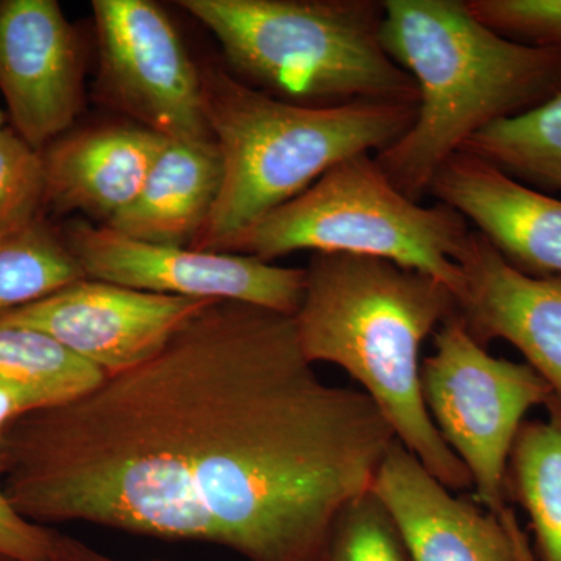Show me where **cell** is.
Returning a JSON list of instances; mask_svg holds the SVG:
<instances>
[{
  "instance_id": "18",
  "label": "cell",
  "mask_w": 561,
  "mask_h": 561,
  "mask_svg": "<svg viewBox=\"0 0 561 561\" xmlns=\"http://www.w3.org/2000/svg\"><path fill=\"white\" fill-rule=\"evenodd\" d=\"M465 151L541 192H561V92L468 140Z\"/></svg>"
},
{
  "instance_id": "10",
  "label": "cell",
  "mask_w": 561,
  "mask_h": 561,
  "mask_svg": "<svg viewBox=\"0 0 561 561\" xmlns=\"http://www.w3.org/2000/svg\"><path fill=\"white\" fill-rule=\"evenodd\" d=\"M213 301L83 278L0 313V327L43 332L113 376L160 353L191 317Z\"/></svg>"
},
{
  "instance_id": "14",
  "label": "cell",
  "mask_w": 561,
  "mask_h": 561,
  "mask_svg": "<svg viewBox=\"0 0 561 561\" xmlns=\"http://www.w3.org/2000/svg\"><path fill=\"white\" fill-rule=\"evenodd\" d=\"M373 493L390 513L411 561H516L500 516L453 496L398 440L383 457Z\"/></svg>"
},
{
  "instance_id": "19",
  "label": "cell",
  "mask_w": 561,
  "mask_h": 561,
  "mask_svg": "<svg viewBox=\"0 0 561 561\" xmlns=\"http://www.w3.org/2000/svg\"><path fill=\"white\" fill-rule=\"evenodd\" d=\"M101 368L43 332L0 327V382L33 394L43 404H60L105 381Z\"/></svg>"
},
{
  "instance_id": "16",
  "label": "cell",
  "mask_w": 561,
  "mask_h": 561,
  "mask_svg": "<svg viewBox=\"0 0 561 561\" xmlns=\"http://www.w3.org/2000/svg\"><path fill=\"white\" fill-rule=\"evenodd\" d=\"M216 142L165 140L138 197L106 227L138 241L192 247L219 197Z\"/></svg>"
},
{
  "instance_id": "26",
  "label": "cell",
  "mask_w": 561,
  "mask_h": 561,
  "mask_svg": "<svg viewBox=\"0 0 561 561\" xmlns=\"http://www.w3.org/2000/svg\"><path fill=\"white\" fill-rule=\"evenodd\" d=\"M51 561H127L114 559V557L106 556L95 551L91 546L84 545L83 541L77 538L68 537V535L60 534L55 548L54 560ZM138 561H165L160 559L153 560H138Z\"/></svg>"
},
{
  "instance_id": "17",
  "label": "cell",
  "mask_w": 561,
  "mask_h": 561,
  "mask_svg": "<svg viewBox=\"0 0 561 561\" xmlns=\"http://www.w3.org/2000/svg\"><path fill=\"white\" fill-rule=\"evenodd\" d=\"M545 408L546 420L524 421L516 435L505 494L529 516L538 561H561V401Z\"/></svg>"
},
{
  "instance_id": "11",
  "label": "cell",
  "mask_w": 561,
  "mask_h": 561,
  "mask_svg": "<svg viewBox=\"0 0 561 561\" xmlns=\"http://www.w3.org/2000/svg\"><path fill=\"white\" fill-rule=\"evenodd\" d=\"M0 92L13 130L43 151L83 105V54L55 0H0Z\"/></svg>"
},
{
  "instance_id": "21",
  "label": "cell",
  "mask_w": 561,
  "mask_h": 561,
  "mask_svg": "<svg viewBox=\"0 0 561 561\" xmlns=\"http://www.w3.org/2000/svg\"><path fill=\"white\" fill-rule=\"evenodd\" d=\"M46 208L43 151L0 128V239L28 227Z\"/></svg>"
},
{
  "instance_id": "12",
  "label": "cell",
  "mask_w": 561,
  "mask_h": 561,
  "mask_svg": "<svg viewBox=\"0 0 561 561\" xmlns=\"http://www.w3.org/2000/svg\"><path fill=\"white\" fill-rule=\"evenodd\" d=\"M463 289L457 312L485 346H515L561 401V276L513 267L481 232L471 230L459 257Z\"/></svg>"
},
{
  "instance_id": "25",
  "label": "cell",
  "mask_w": 561,
  "mask_h": 561,
  "mask_svg": "<svg viewBox=\"0 0 561 561\" xmlns=\"http://www.w3.org/2000/svg\"><path fill=\"white\" fill-rule=\"evenodd\" d=\"M36 409H43V404L28 391L0 382V442L11 421Z\"/></svg>"
},
{
  "instance_id": "2",
  "label": "cell",
  "mask_w": 561,
  "mask_h": 561,
  "mask_svg": "<svg viewBox=\"0 0 561 561\" xmlns=\"http://www.w3.org/2000/svg\"><path fill=\"white\" fill-rule=\"evenodd\" d=\"M305 271L294 317L306 357L337 365L359 382L397 440L446 489H470V472L443 440L421 391V345L457 311L449 287L354 254H313Z\"/></svg>"
},
{
  "instance_id": "20",
  "label": "cell",
  "mask_w": 561,
  "mask_h": 561,
  "mask_svg": "<svg viewBox=\"0 0 561 561\" xmlns=\"http://www.w3.org/2000/svg\"><path fill=\"white\" fill-rule=\"evenodd\" d=\"M87 278L61 231L44 217L0 239V313L31 305Z\"/></svg>"
},
{
  "instance_id": "24",
  "label": "cell",
  "mask_w": 561,
  "mask_h": 561,
  "mask_svg": "<svg viewBox=\"0 0 561 561\" xmlns=\"http://www.w3.org/2000/svg\"><path fill=\"white\" fill-rule=\"evenodd\" d=\"M58 537L60 531L28 522L14 511L0 481V553L20 561H51Z\"/></svg>"
},
{
  "instance_id": "1",
  "label": "cell",
  "mask_w": 561,
  "mask_h": 561,
  "mask_svg": "<svg viewBox=\"0 0 561 561\" xmlns=\"http://www.w3.org/2000/svg\"><path fill=\"white\" fill-rule=\"evenodd\" d=\"M394 440L364 391L321 381L294 316L220 300L149 360L11 421L0 481L41 526L323 561Z\"/></svg>"
},
{
  "instance_id": "15",
  "label": "cell",
  "mask_w": 561,
  "mask_h": 561,
  "mask_svg": "<svg viewBox=\"0 0 561 561\" xmlns=\"http://www.w3.org/2000/svg\"><path fill=\"white\" fill-rule=\"evenodd\" d=\"M165 140L139 125L60 136L43 150L46 208L108 225L138 197Z\"/></svg>"
},
{
  "instance_id": "29",
  "label": "cell",
  "mask_w": 561,
  "mask_h": 561,
  "mask_svg": "<svg viewBox=\"0 0 561 561\" xmlns=\"http://www.w3.org/2000/svg\"><path fill=\"white\" fill-rule=\"evenodd\" d=\"M0 561H20V560L11 559V557L3 556V553H0Z\"/></svg>"
},
{
  "instance_id": "9",
  "label": "cell",
  "mask_w": 561,
  "mask_h": 561,
  "mask_svg": "<svg viewBox=\"0 0 561 561\" xmlns=\"http://www.w3.org/2000/svg\"><path fill=\"white\" fill-rule=\"evenodd\" d=\"M84 276L130 289L239 301L295 316L305 295V268L245 254L138 241L106 225L73 220L61 232Z\"/></svg>"
},
{
  "instance_id": "27",
  "label": "cell",
  "mask_w": 561,
  "mask_h": 561,
  "mask_svg": "<svg viewBox=\"0 0 561 561\" xmlns=\"http://www.w3.org/2000/svg\"><path fill=\"white\" fill-rule=\"evenodd\" d=\"M497 516H500L505 530H507L508 537H511L516 561H538L534 548H531L529 535L524 531L513 508L505 505V507L497 513Z\"/></svg>"
},
{
  "instance_id": "8",
  "label": "cell",
  "mask_w": 561,
  "mask_h": 561,
  "mask_svg": "<svg viewBox=\"0 0 561 561\" xmlns=\"http://www.w3.org/2000/svg\"><path fill=\"white\" fill-rule=\"evenodd\" d=\"M106 101L139 127L181 142H214L203 76L179 31L150 0H94Z\"/></svg>"
},
{
  "instance_id": "5",
  "label": "cell",
  "mask_w": 561,
  "mask_h": 561,
  "mask_svg": "<svg viewBox=\"0 0 561 561\" xmlns=\"http://www.w3.org/2000/svg\"><path fill=\"white\" fill-rule=\"evenodd\" d=\"M224 50L232 76L279 101L416 103L415 81L381 41L376 0H180Z\"/></svg>"
},
{
  "instance_id": "22",
  "label": "cell",
  "mask_w": 561,
  "mask_h": 561,
  "mask_svg": "<svg viewBox=\"0 0 561 561\" xmlns=\"http://www.w3.org/2000/svg\"><path fill=\"white\" fill-rule=\"evenodd\" d=\"M323 561H411V557L390 513L371 490L343 508Z\"/></svg>"
},
{
  "instance_id": "13",
  "label": "cell",
  "mask_w": 561,
  "mask_h": 561,
  "mask_svg": "<svg viewBox=\"0 0 561 561\" xmlns=\"http://www.w3.org/2000/svg\"><path fill=\"white\" fill-rule=\"evenodd\" d=\"M430 194L471 221L513 267L561 276V198L465 150L442 165Z\"/></svg>"
},
{
  "instance_id": "23",
  "label": "cell",
  "mask_w": 561,
  "mask_h": 561,
  "mask_svg": "<svg viewBox=\"0 0 561 561\" xmlns=\"http://www.w3.org/2000/svg\"><path fill=\"white\" fill-rule=\"evenodd\" d=\"M476 20L505 38L561 54V0H465Z\"/></svg>"
},
{
  "instance_id": "28",
  "label": "cell",
  "mask_w": 561,
  "mask_h": 561,
  "mask_svg": "<svg viewBox=\"0 0 561 561\" xmlns=\"http://www.w3.org/2000/svg\"><path fill=\"white\" fill-rule=\"evenodd\" d=\"M7 127V117L5 113H3L2 110H0V128Z\"/></svg>"
},
{
  "instance_id": "3",
  "label": "cell",
  "mask_w": 561,
  "mask_h": 561,
  "mask_svg": "<svg viewBox=\"0 0 561 561\" xmlns=\"http://www.w3.org/2000/svg\"><path fill=\"white\" fill-rule=\"evenodd\" d=\"M383 49L415 81L412 127L375 154L413 202L468 140L561 92V54L500 35L465 0H386Z\"/></svg>"
},
{
  "instance_id": "4",
  "label": "cell",
  "mask_w": 561,
  "mask_h": 561,
  "mask_svg": "<svg viewBox=\"0 0 561 561\" xmlns=\"http://www.w3.org/2000/svg\"><path fill=\"white\" fill-rule=\"evenodd\" d=\"M203 92L219 150L221 184L208 224L192 249L220 251L273 209L294 201L334 165L397 142L416 103L360 101L305 106L279 101L228 70H205Z\"/></svg>"
},
{
  "instance_id": "6",
  "label": "cell",
  "mask_w": 561,
  "mask_h": 561,
  "mask_svg": "<svg viewBox=\"0 0 561 561\" xmlns=\"http://www.w3.org/2000/svg\"><path fill=\"white\" fill-rule=\"evenodd\" d=\"M470 232L456 209L413 202L387 179L373 154H357L220 251L264 262L305 250L378 257L440 280L457 300L463 289L457 261Z\"/></svg>"
},
{
  "instance_id": "7",
  "label": "cell",
  "mask_w": 561,
  "mask_h": 561,
  "mask_svg": "<svg viewBox=\"0 0 561 561\" xmlns=\"http://www.w3.org/2000/svg\"><path fill=\"white\" fill-rule=\"evenodd\" d=\"M421 391L443 440L470 472L476 502L497 515L507 505L508 457L524 416L548 404L551 387L530 365L491 356L456 311L434 332Z\"/></svg>"
}]
</instances>
